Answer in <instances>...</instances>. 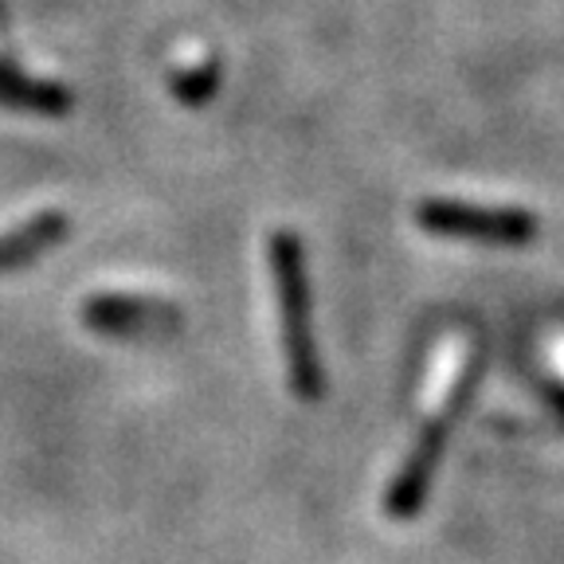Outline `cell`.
<instances>
[{"label":"cell","mask_w":564,"mask_h":564,"mask_svg":"<svg viewBox=\"0 0 564 564\" xmlns=\"http://www.w3.org/2000/svg\"><path fill=\"white\" fill-rule=\"evenodd\" d=\"M0 102L35 110V115H63V110H70V95L63 87L24 79V75H17L9 67H0Z\"/></svg>","instance_id":"cell-4"},{"label":"cell","mask_w":564,"mask_h":564,"mask_svg":"<svg viewBox=\"0 0 564 564\" xmlns=\"http://www.w3.org/2000/svg\"><path fill=\"white\" fill-rule=\"evenodd\" d=\"M271 274L279 294L282 345H286V372L302 400L322 397V361H317L314 326H310V286L302 271V243L291 231L271 236Z\"/></svg>","instance_id":"cell-1"},{"label":"cell","mask_w":564,"mask_h":564,"mask_svg":"<svg viewBox=\"0 0 564 564\" xmlns=\"http://www.w3.org/2000/svg\"><path fill=\"white\" fill-rule=\"evenodd\" d=\"M67 231V224H63V216H55V212H47V216H40V220L24 224L20 231H12V236L0 239V271L4 267H17L24 263V259L40 256L47 243H55V239Z\"/></svg>","instance_id":"cell-5"},{"label":"cell","mask_w":564,"mask_h":564,"mask_svg":"<svg viewBox=\"0 0 564 564\" xmlns=\"http://www.w3.org/2000/svg\"><path fill=\"white\" fill-rule=\"evenodd\" d=\"M216 79H220V70H216V63H204L200 70H188V75H176V98L181 102H204V98L212 95V87H216Z\"/></svg>","instance_id":"cell-6"},{"label":"cell","mask_w":564,"mask_h":564,"mask_svg":"<svg viewBox=\"0 0 564 564\" xmlns=\"http://www.w3.org/2000/svg\"><path fill=\"white\" fill-rule=\"evenodd\" d=\"M173 306H161L153 299H95L87 302V326L106 329V334H150L158 326H173Z\"/></svg>","instance_id":"cell-3"},{"label":"cell","mask_w":564,"mask_h":564,"mask_svg":"<svg viewBox=\"0 0 564 564\" xmlns=\"http://www.w3.org/2000/svg\"><path fill=\"white\" fill-rule=\"evenodd\" d=\"M4 28H9V20H4V4H0V40H4Z\"/></svg>","instance_id":"cell-7"},{"label":"cell","mask_w":564,"mask_h":564,"mask_svg":"<svg viewBox=\"0 0 564 564\" xmlns=\"http://www.w3.org/2000/svg\"><path fill=\"white\" fill-rule=\"evenodd\" d=\"M420 224L435 236L478 239V243H525L538 236V220L518 208H482V204L427 200Z\"/></svg>","instance_id":"cell-2"}]
</instances>
